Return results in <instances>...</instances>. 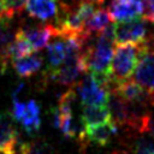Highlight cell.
Listing matches in <instances>:
<instances>
[{"instance_id":"cell-6","label":"cell","mask_w":154,"mask_h":154,"mask_svg":"<svg viewBox=\"0 0 154 154\" xmlns=\"http://www.w3.org/2000/svg\"><path fill=\"white\" fill-rule=\"evenodd\" d=\"M18 131L8 112L0 113V154H16Z\"/></svg>"},{"instance_id":"cell-9","label":"cell","mask_w":154,"mask_h":154,"mask_svg":"<svg viewBox=\"0 0 154 154\" xmlns=\"http://www.w3.org/2000/svg\"><path fill=\"white\" fill-rule=\"evenodd\" d=\"M25 10L30 17L48 22L59 17L60 2L59 0H28Z\"/></svg>"},{"instance_id":"cell-14","label":"cell","mask_w":154,"mask_h":154,"mask_svg":"<svg viewBox=\"0 0 154 154\" xmlns=\"http://www.w3.org/2000/svg\"><path fill=\"white\" fill-rule=\"evenodd\" d=\"M24 130L29 135L36 134L41 128V118H40V105L35 100H29L25 106V112L19 122Z\"/></svg>"},{"instance_id":"cell-3","label":"cell","mask_w":154,"mask_h":154,"mask_svg":"<svg viewBox=\"0 0 154 154\" xmlns=\"http://www.w3.org/2000/svg\"><path fill=\"white\" fill-rule=\"evenodd\" d=\"M147 22L143 17L114 25L116 43H143L147 41Z\"/></svg>"},{"instance_id":"cell-19","label":"cell","mask_w":154,"mask_h":154,"mask_svg":"<svg viewBox=\"0 0 154 154\" xmlns=\"http://www.w3.org/2000/svg\"><path fill=\"white\" fill-rule=\"evenodd\" d=\"M154 153V141L147 137H141L136 141L134 146L132 154H153Z\"/></svg>"},{"instance_id":"cell-11","label":"cell","mask_w":154,"mask_h":154,"mask_svg":"<svg viewBox=\"0 0 154 154\" xmlns=\"http://www.w3.org/2000/svg\"><path fill=\"white\" fill-rule=\"evenodd\" d=\"M117 124L113 120L85 126V140H89L97 146H107L111 138L117 134Z\"/></svg>"},{"instance_id":"cell-12","label":"cell","mask_w":154,"mask_h":154,"mask_svg":"<svg viewBox=\"0 0 154 154\" xmlns=\"http://www.w3.org/2000/svg\"><path fill=\"white\" fill-rule=\"evenodd\" d=\"M11 64H12V67L14 69V71L17 72V75L19 77L28 78V77L32 76L34 73H36L41 69L42 57L38 55V54L31 53L30 55L12 60Z\"/></svg>"},{"instance_id":"cell-18","label":"cell","mask_w":154,"mask_h":154,"mask_svg":"<svg viewBox=\"0 0 154 154\" xmlns=\"http://www.w3.org/2000/svg\"><path fill=\"white\" fill-rule=\"evenodd\" d=\"M7 20L8 19L0 20V52H2L14 37V34L11 30Z\"/></svg>"},{"instance_id":"cell-2","label":"cell","mask_w":154,"mask_h":154,"mask_svg":"<svg viewBox=\"0 0 154 154\" xmlns=\"http://www.w3.org/2000/svg\"><path fill=\"white\" fill-rule=\"evenodd\" d=\"M79 82L78 90L82 106H108L109 89L99 83L91 73H87Z\"/></svg>"},{"instance_id":"cell-21","label":"cell","mask_w":154,"mask_h":154,"mask_svg":"<svg viewBox=\"0 0 154 154\" xmlns=\"http://www.w3.org/2000/svg\"><path fill=\"white\" fill-rule=\"evenodd\" d=\"M59 1H61V2H67V4H71V2H72V0H59Z\"/></svg>"},{"instance_id":"cell-1","label":"cell","mask_w":154,"mask_h":154,"mask_svg":"<svg viewBox=\"0 0 154 154\" xmlns=\"http://www.w3.org/2000/svg\"><path fill=\"white\" fill-rule=\"evenodd\" d=\"M147 42V41H146ZM143 43H116L111 61V78L113 84L129 79L135 72L141 54L146 48Z\"/></svg>"},{"instance_id":"cell-4","label":"cell","mask_w":154,"mask_h":154,"mask_svg":"<svg viewBox=\"0 0 154 154\" xmlns=\"http://www.w3.org/2000/svg\"><path fill=\"white\" fill-rule=\"evenodd\" d=\"M83 73H87V67L84 65L82 54L75 57H66L63 65L58 67L55 71L48 73L47 76L60 84L72 87L78 83Z\"/></svg>"},{"instance_id":"cell-5","label":"cell","mask_w":154,"mask_h":154,"mask_svg":"<svg viewBox=\"0 0 154 154\" xmlns=\"http://www.w3.org/2000/svg\"><path fill=\"white\" fill-rule=\"evenodd\" d=\"M134 79L147 93L154 95V45L150 42H146V48L135 69Z\"/></svg>"},{"instance_id":"cell-17","label":"cell","mask_w":154,"mask_h":154,"mask_svg":"<svg viewBox=\"0 0 154 154\" xmlns=\"http://www.w3.org/2000/svg\"><path fill=\"white\" fill-rule=\"evenodd\" d=\"M4 4V7L6 10L7 18H13L14 14H20L26 6L28 0H1Z\"/></svg>"},{"instance_id":"cell-8","label":"cell","mask_w":154,"mask_h":154,"mask_svg":"<svg viewBox=\"0 0 154 154\" xmlns=\"http://www.w3.org/2000/svg\"><path fill=\"white\" fill-rule=\"evenodd\" d=\"M108 12L113 20H131L143 14L142 0H113L108 6Z\"/></svg>"},{"instance_id":"cell-10","label":"cell","mask_w":154,"mask_h":154,"mask_svg":"<svg viewBox=\"0 0 154 154\" xmlns=\"http://www.w3.org/2000/svg\"><path fill=\"white\" fill-rule=\"evenodd\" d=\"M66 38L65 36L60 34H55L53 36V40L49 41L47 46V69L46 75L55 71L58 67L63 65V63L66 59Z\"/></svg>"},{"instance_id":"cell-7","label":"cell","mask_w":154,"mask_h":154,"mask_svg":"<svg viewBox=\"0 0 154 154\" xmlns=\"http://www.w3.org/2000/svg\"><path fill=\"white\" fill-rule=\"evenodd\" d=\"M19 31L28 40V42L31 45L32 49L36 51V52L42 51L45 47H47L49 41L57 34L55 26L52 25L51 23L40 24V25H36V26L20 28Z\"/></svg>"},{"instance_id":"cell-22","label":"cell","mask_w":154,"mask_h":154,"mask_svg":"<svg viewBox=\"0 0 154 154\" xmlns=\"http://www.w3.org/2000/svg\"><path fill=\"white\" fill-rule=\"evenodd\" d=\"M153 154H154V153H153Z\"/></svg>"},{"instance_id":"cell-20","label":"cell","mask_w":154,"mask_h":154,"mask_svg":"<svg viewBox=\"0 0 154 154\" xmlns=\"http://www.w3.org/2000/svg\"><path fill=\"white\" fill-rule=\"evenodd\" d=\"M79 1H85V2H90V4H96V5H101L105 0H79Z\"/></svg>"},{"instance_id":"cell-13","label":"cell","mask_w":154,"mask_h":154,"mask_svg":"<svg viewBox=\"0 0 154 154\" xmlns=\"http://www.w3.org/2000/svg\"><path fill=\"white\" fill-rule=\"evenodd\" d=\"M81 119L84 126H91L112 120L109 106H83Z\"/></svg>"},{"instance_id":"cell-16","label":"cell","mask_w":154,"mask_h":154,"mask_svg":"<svg viewBox=\"0 0 154 154\" xmlns=\"http://www.w3.org/2000/svg\"><path fill=\"white\" fill-rule=\"evenodd\" d=\"M20 154H54L53 148L45 141L32 140L30 142H24L19 147Z\"/></svg>"},{"instance_id":"cell-15","label":"cell","mask_w":154,"mask_h":154,"mask_svg":"<svg viewBox=\"0 0 154 154\" xmlns=\"http://www.w3.org/2000/svg\"><path fill=\"white\" fill-rule=\"evenodd\" d=\"M112 17L108 12L107 8H97L95 10V12L91 14V17L85 22L84 25V32L89 36H96L97 34H100L108 24L112 23Z\"/></svg>"}]
</instances>
